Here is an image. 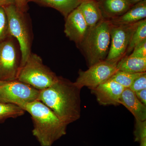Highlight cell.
Listing matches in <instances>:
<instances>
[{
  "label": "cell",
  "instance_id": "25",
  "mask_svg": "<svg viewBox=\"0 0 146 146\" xmlns=\"http://www.w3.org/2000/svg\"><path fill=\"white\" fill-rule=\"evenodd\" d=\"M15 5L18 10L26 13L28 8V0H15Z\"/></svg>",
  "mask_w": 146,
  "mask_h": 146
},
{
  "label": "cell",
  "instance_id": "17",
  "mask_svg": "<svg viewBox=\"0 0 146 146\" xmlns=\"http://www.w3.org/2000/svg\"><path fill=\"white\" fill-rule=\"evenodd\" d=\"M118 71L129 73L146 72V58L126 55L117 65Z\"/></svg>",
  "mask_w": 146,
  "mask_h": 146
},
{
  "label": "cell",
  "instance_id": "18",
  "mask_svg": "<svg viewBox=\"0 0 146 146\" xmlns=\"http://www.w3.org/2000/svg\"><path fill=\"white\" fill-rule=\"evenodd\" d=\"M25 111L17 105L0 101V122L23 116Z\"/></svg>",
  "mask_w": 146,
  "mask_h": 146
},
{
  "label": "cell",
  "instance_id": "23",
  "mask_svg": "<svg viewBox=\"0 0 146 146\" xmlns=\"http://www.w3.org/2000/svg\"><path fill=\"white\" fill-rule=\"evenodd\" d=\"M129 88L135 93L146 89V72L135 79Z\"/></svg>",
  "mask_w": 146,
  "mask_h": 146
},
{
  "label": "cell",
  "instance_id": "11",
  "mask_svg": "<svg viewBox=\"0 0 146 146\" xmlns=\"http://www.w3.org/2000/svg\"><path fill=\"white\" fill-rule=\"evenodd\" d=\"M125 89L116 82L109 80L91 90L100 104L118 106L120 105V98Z\"/></svg>",
  "mask_w": 146,
  "mask_h": 146
},
{
  "label": "cell",
  "instance_id": "19",
  "mask_svg": "<svg viewBox=\"0 0 146 146\" xmlns=\"http://www.w3.org/2000/svg\"><path fill=\"white\" fill-rule=\"evenodd\" d=\"M145 39H146V19L139 22L131 37L126 55H129L131 53L134 48Z\"/></svg>",
  "mask_w": 146,
  "mask_h": 146
},
{
  "label": "cell",
  "instance_id": "2",
  "mask_svg": "<svg viewBox=\"0 0 146 146\" xmlns=\"http://www.w3.org/2000/svg\"><path fill=\"white\" fill-rule=\"evenodd\" d=\"M21 107L31 116L33 134L41 146H52L67 133L68 125L40 101L37 100Z\"/></svg>",
  "mask_w": 146,
  "mask_h": 146
},
{
  "label": "cell",
  "instance_id": "9",
  "mask_svg": "<svg viewBox=\"0 0 146 146\" xmlns=\"http://www.w3.org/2000/svg\"><path fill=\"white\" fill-rule=\"evenodd\" d=\"M140 22L130 25H112L110 47L106 60L117 64L126 56L131 37Z\"/></svg>",
  "mask_w": 146,
  "mask_h": 146
},
{
  "label": "cell",
  "instance_id": "29",
  "mask_svg": "<svg viewBox=\"0 0 146 146\" xmlns=\"http://www.w3.org/2000/svg\"><path fill=\"white\" fill-rule=\"evenodd\" d=\"M139 143H140L139 146H146V140L141 141Z\"/></svg>",
  "mask_w": 146,
  "mask_h": 146
},
{
  "label": "cell",
  "instance_id": "5",
  "mask_svg": "<svg viewBox=\"0 0 146 146\" xmlns=\"http://www.w3.org/2000/svg\"><path fill=\"white\" fill-rule=\"evenodd\" d=\"M3 7L7 16L9 35L16 39L20 47L21 68L31 53V37L28 24L25 13L18 10L15 5Z\"/></svg>",
  "mask_w": 146,
  "mask_h": 146
},
{
  "label": "cell",
  "instance_id": "27",
  "mask_svg": "<svg viewBox=\"0 0 146 146\" xmlns=\"http://www.w3.org/2000/svg\"><path fill=\"white\" fill-rule=\"evenodd\" d=\"M15 5V0H0V6L5 7L6 6Z\"/></svg>",
  "mask_w": 146,
  "mask_h": 146
},
{
  "label": "cell",
  "instance_id": "4",
  "mask_svg": "<svg viewBox=\"0 0 146 146\" xmlns=\"http://www.w3.org/2000/svg\"><path fill=\"white\" fill-rule=\"evenodd\" d=\"M58 76L44 65L42 58L31 54L23 66L20 68L17 80L41 91L51 86Z\"/></svg>",
  "mask_w": 146,
  "mask_h": 146
},
{
  "label": "cell",
  "instance_id": "24",
  "mask_svg": "<svg viewBox=\"0 0 146 146\" xmlns=\"http://www.w3.org/2000/svg\"><path fill=\"white\" fill-rule=\"evenodd\" d=\"M129 55L131 56L146 58V39L137 45Z\"/></svg>",
  "mask_w": 146,
  "mask_h": 146
},
{
  "label": "cell",
  "instance_id": "30",
  "mask_svg": "<svg viewBox=\"0 0 146 146\" xmlns=\"http://www.w3.org/2000/svg\"><path fill=\"white\" fill-rule=\"evenodd\" d=\"M96 1H98V0H96Z\"/></svg>",
  "mask_w": 146,
  "mask_h": 146
},
{
  "label": "cell",
  "instance_id": "26",
  "mask_svg": "<svg viewBox=\"0 0 146 146\" xmlns=\"http://www.w3.org/2000/svg\"><path fill=\"white\" fill-rule=\"evenodd\" d=\"M135 93L138 99L146 106V89L140 90Z\"/></svg>",
  "mask_w": 146,
  "mask_h": 146
},
{
  "label": "cell",
  "instance_id": "16",
  "mask_svg": "<svg viewBox=\"0 0 146 146\" xmlns=\"http://www.w3.org/2000/svg\"><path fill=\"white\" fill-rule=\"evenodd\" d=\"M83 0H28L58 11L65 18L77 8Z\"/></svg>",
  "mask_w": 146,
  "mask_h": 146
},
{
  "label": "cell",
  "instance_id": "22",
  "mask_svg": "<svg viewBox=\"0 0 146 146\" xmlns=\"http://www.w3.org/2000/svg\"><path fill=\"white\" fill-rule=\"evenodd\" d=\"M133 134L135 142L140 143L146 140V120L141 121L135 119Z\"/></svg>",
  "mask_w": 146,
  "mask_h": 146
},
{
  "label": "cell",
  "instance_id": "1",
  "mask_svg": "<svg viewBox=\"0 0 146 146\" xmlns=\"http://www.w3.org/2000/svg\"><path fill=\"white\" fill-rule=\"evenodd\" d=\"M81 89L74 82L58 77L51 86L40 91L38 100L68 125L81 116Z\"/></svg>",
  "mask_w": 146,
  "mask_h": 146
},
{
  "label": "cell",
  "instance_id": "10",
  "mask_svg": "<svg viewBox=\"0 0 146 146\" xmlns=\"http://www.w3.org/2000/svg\"><path fill=\"white\" fill-rule=\"evenodd\" d=\"M65 18V35L78 46L82 42L89 31L86 21L78 7Z\"/></svg>",
  "mask_w": 146,
  "mask_h": 146
},
{
  "label": "cell",
  "instance_id": "28",
  "mask_svg": "<svg viewBox=\"0 0 146 146\" xmlns=\"http://www.w3.org/2000/svg\"><path fill=\"white\" fill-rule=\"evenodd\" d=\"M125 1L128 3L130 5L133 6L144 0H125Z\"/></svg>",
  "mask_w": 146,
  "mask_h": 146
},
{
  "label": "cell",
  "instance_id": "14",
  "mask_svg": "<svg viewBox=\"0 0 146 146\" xmlns=\"http://www.w3.org/2000/svg\"><path fill=\"white\" fill-rule=\"evenodd\" d=\"M97 2L103 17L106 20L121 16L132 6L125 0H98Z\"/></svg>",
  "mask_w": 146,
  "mask_h": 146
},
{
  "label": "cell",
  "instance_id": "21",
  "mask_svg": "<svg viewBox=\"0 0 146 146\" xmlns=\"http://www.w3.org/2000/svg\"><path fill=\"white\" fill-rule=\"evenodd\" d=\"M9 35L7 16L4 7L0 6V42Z\"/></svg>",
  "mask_w": 146,
  "mask_h": 146
},
{
  "label": "cell",
  "instance_id": "13",
  "mask_svg": "<svg viewBox=\"0 0 146 146\" xmlns=\"http://www.w3.org/2000/svg\"><path fill=\"white\" fill-rule=\"evenodd\" d=\"M146 18V0L134 5L121 16L110 20L113 25H127L140 22Z\"/></svg>",
  "mask_w": 146,
  "mask_h": 146
},
{
  "label": "cell",
  "instance_id": "12",
  "mask_svg": "<svg viewBox=\"0 0 146 146\" xmlns=\"http://www.w3.org/2000/svg\"><path fill=\"white\" fill-rule=\"evenodd\" d=\"M120 103L131 112L135 119L146 120V106L138 99L135 92L129 88L124 90L120 98Z\"/></svg>",
  "mask_w": 146,
  "mask_h": 146
},
{
  "label": "cell",
  "instance_id": "3",
  "mask_svg": "<svg viewBox=\"0 0 146 146\" xmlns=\"http://www.w3.org/2000/svg\"><path fill=\"white\" fill-rule=\"evenodd\" d=\"M112 25L109 20L104 19L89 29L84 39L77 46L84 56L88 67L106 59L110 47Z\"/></svg>",
  "mask_w": 146,
  "mask_h": 146
},
{
  "label": "cell",
  "instance_id": "15",
  "mask_svg": "<svg viewBox=\"0 0 146 146\" xmlns=\"http://www.w3.org/2000/svg\"><path fill=\"white\" fill-rule=\"evenodd\" d=\"M78 7L89 29L95 27L104 19L96 0H83Z\"/></svg>",
  "mask_w": 146,
  "mask_h": 146
},
{
  "label": "cell",
  "instance_id": "8",
  "mask_svg": "<svg viewBox=\"0 0 146 146\" xmlns=\"http://www.w3.org/2000/svg\"><path fill=\"white\" fill-rule=\"evenodd\" d=\"M117 65L105 60L90 66L86 71L79 70L78 77L74 83L80 89L84 86L91 90L95 89L112 77L118 71Z\"/></svg>",
  "mask_w": 146,
  "mask_h": 146
},
{
  "label": "cell",
  "instance_id": "6",
  "mask_svg": "<svg viewBox=\"0 0 146 146\" xmlns=\"http://www.w3.org/2000/svg\"><path fill=\"white\" fill-rule=\"evenodd\" d=\"M40 91L18 80L0 81V101L22 106L38 100Z\"/></svg>",
  "mask_w": 146,
  "mask_h": 146
},
{
  "label": "cell",
  "instance_id": "20",
  "mask_svg": "<svg viewBox=\"0 0 146 146\" xmlns=\"http://www.w3.org/2000/svg\"><path fill=\"white\" fill-rule=\"evenodd\" d=\"M143 73H129L117 71L109 80L116 82L125 88H129L134 80Z\"/></svg>",
  "mask_w": 146,
  "mask_h": 146
},
{
  "label": "cell",
  "instance_id": "7",
  "mask_svg": "<svg viewBox=\"0 0 146 146\" xmlns=\"http://www.w3.org/2000/svg\"><path fill=\"white\" fill-rule=\"evenodd\" d=\"M14 39L9 35L0 42V81L17 79L21 57Z\"/></svg>",
  "mask_w": 146,
  "mask_h": 146
}]
</instances>
